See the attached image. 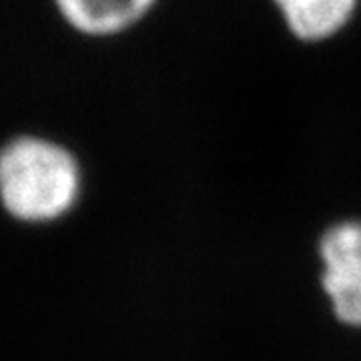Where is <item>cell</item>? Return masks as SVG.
Masks as SVG:
<instances>
[{
	"label": "cell",
	"mask_w": 361,
	"mask_h": 361,
	"mask_svg": "<svg viewBox=\"0 0 361 361\" xmlns=\"http://www.w3.org/2000/svg\"><path fill=\"white\" fill-rule=\"evenodd\" d=\"M80 169L73 153L40 137H18L0 151V205L18 223L51 225L77 205Z\"/></svg>",
	"instance_id": "1"
},
{
	"label": "cell",
	"mask_w": 361,
	"mask_h": 361,
	"mask_svg": "<svg viewBox=\"0 0 361 361\" xmlns=\"http://www.w3.org/2000/svg\"><path fill=\"white\" fill-rule=\"evenodd\" d=\"M68 25L82 35L125 32L153 11L157 0H54Z\"/></svg>",
	"instance_id": "3"
},
{
	"label": "cell",
	"mask_w": 361,
	"mask_h": 361,
	"mask_svg": "<svg viewBox=\"0 0 361 361\" xmlns=\"http://www.w3.org/2000/svg\"><path fill=\"white\" fill-rule=\"evenodd\" d=\"M317 249L323 263L322 287L336 317L345 325L361 327V221L331 225Z\"/></svg>",
	"instance_id": "2"
},
{
	"label": "cell",
	"mask_w": 361,
	"mask_h": 361,
	"mask_svg": "<svg viewBox=\"0 0 361 361\" xmlns=\"http://www.w3.org/2000/svg\"><path fill=\"white\" fill-rule=\"evenodd\" d=\"M287 30L303 42H322L341 32L360 0H273Z\"/></svg>",
	"instance_id": "4"
}]
</instances>
